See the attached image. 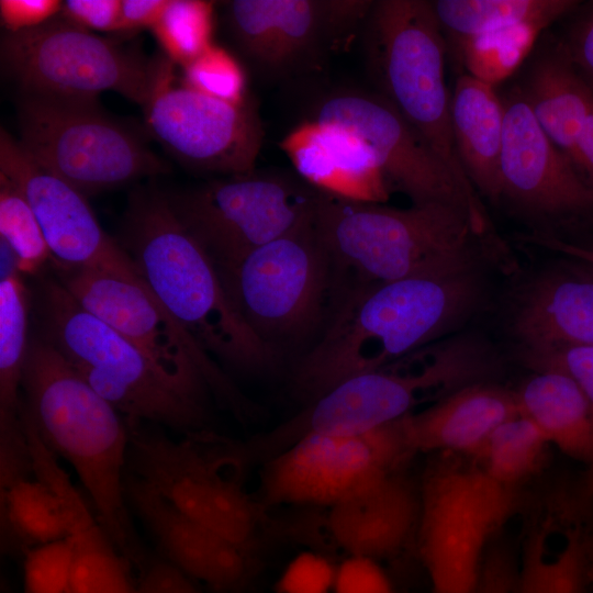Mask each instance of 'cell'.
<instances>
[{"instance_id":"7c38bea8","label":"cell","mask_w":593,"mask_h":593,"mask_svg":"<svg viewBox=\"0 0 593 593\" xmlns=\"http://www.w3.org/2000/svg\"><path fill=\"white\" fill-rule=\"evenodd\" d=\"M18 115L21 148L83 195L169 170L137 135L103 114L97 100L23 94Z\"/></svg>"},{"instance_id":"f1b7e54d","label":"cell","mask_w":593,"mask_h":593,"mask_svg":"<svg viewBox=\"0 0 593 593\" xmlns=\"http://www.w3.org/2000/svg\"><path fill=\"white\" fill-rule=\"evenodd\" d=\"M519 413L569 457L593 459V406L569 376L535 371L515 391Z\"/></svg>"},{"instance_id":"d6986e66","label":"cell","mask_w":593,"mask_h":593,"mask_svg":"<svg viewBox=\"0 0 593 593\" xmlns=\"http://www.w3.org/2000/svg\"><path fill=\"white\" fill-rule=\"evenodd\" d=\"M504 137L496 203L534 224L533 233L593 225V193L542 131L518 86L503 97Z\"/></svg>"},{"instance_id":"6da1fadb","label":"cell","mask_w":593,"mask_h":593,"mask_svg":"<svg viewBox=\"0 0 593 593\" xmlns=\"http://www.w3.org/2000/svg\"><path fill=\"white\" fill-rule=\"evenodd\" d=\"M483 269L423 275L346 291L322 339L294 367L303 406L457 328L483 296Z\"/></svg>"},{"instance_id":"f35d334b","label":"cell","mask_w":593,"mask_h":593,"mask_svg":"<svg viewBox=\"0 0 593 593\" xmlns=\"http://www.w3.org/2000/svg\"><path fill=\"white\" fill-rule=\"evenodd\" d=\"M522 357L534 371H558L569 376L593 406V346L523 348Z\"/></svg>"},{"instance_id":"4dcf8cb0","label":"cell","mask_w":593,"mask_h":593,"mask_svg":"<svg viewBox=\"0 0 593 593\" xmlns=\"http://www.w3.org/2000/svg\"><path fill=\"white\" fill-rule=\"evenodd\" d=\"M433 9L447 51L458 44L493 31L536 24L547 29L572 13L577 0H435Z\"/></svg>"},{"instance_id":"603a6c76","label":"cell","mask_w":593,"mask_h":593,"mask_svg":"<svg viewBox=\"0 0 593 593\" xmlns=\"http://www.w3.org/2000/svg\"><path fill=\"white\" fill-rule=\"evenodd\" d=\"M419 516V482L403 468L329 507L327 526L347 555L379 560L395 555L416 537Z\"/></svg>"},{"instance_id":"ac0fdd59","label":"cell","mask_w":593,"mask_h":593,"mask_svg":"<svg viewBox=\"0 0 593 593\" xmlns=\"http://www.w3.org/2000/svg\"><path fill=\"white\" fill-rule=\"evenodd\" d=\"M143 109L148 133L187 167L217 177L256 169L264 127L251 94L233 103L176 86L170 61Z\"/></svg>"},{"instance_id":"f6af8a7d","label":"cell","mask_w":593,"mask_h":593,"mask_svg":"<svg viewBox=\"0 0 593 593\" xmlns=\"http://www.w3.org/2000/svg\"><path fill=\"white\" fill-rule=\"evenodd\" d=\"M562 42L580 76L593 92V4L575 18Z\"/></svg>"},{"instance_id":"ba28073f","label":"cell","mask_w":593,"mask_h":593,"mask_svg":"<svg viewBox=\"0 0 593 593\" xmlns=\"http://www.w3.org/2000/svg\"><path fill=\"white\" fill-rule=\"evenodd\" d=\"M126 421L128 452L135 478L177 511L239 546L261 551L265 510L242 485L239 474L227 473L247 463L242 444L202 430L171 439Z\"/></svg>"},{"instance_id":"b9f144b4","label":"cell","mask_w":593,"mask_h":593,"mask_svg":"<svg viewBox=\"0 0 593 593\" xmlns=\"http://www.w3.org/2000/svg\"><path fill=\"white\" fill-rule=\"evenodd\" d=\"M547 532L533 527L525 540L517 570L516 593H551L548 581Z\"/></svg>"},{"instance_id":"816d5d0a","label":"cell","mask_w":593,"mask_h":593,"mask_svg":"<svg viewBox=\"0 0 593 593\" xmlns=\"http://www.w3.org/2000/svg\"><path fill=\"white\" fill-rule=\"evenodd\" d=\"M590 463L592 465V467H591V468H592V469H591V471H592V478H593V459H592V461H591Z\"/></svg>"},{"instance_id":"681fc988","label":"cell","mask_w":593,"mask_h":593,"mask_svg":"<svg viewBox=\"0 0 593 593\" xmlns=\"http://www.w3.org/2000/svg\"><path fill=\"white\" fill-rule=\"evenodd\" d=\"M570 160L582 181L593 193V112L581 127Z\"/></svg>"},{"instance_id":"60d3db41","label":"cell","mask_w":593,"mask_h":593,"mask_svg":"<svg viewBox=\"0 0 593 593\" xmlns=\"http://www.w3.org/2000/svg\"><path fill=\"white\" fill-rule=\"evenodd\" d=\"M333 593H396L378 560L347 556L336 568Z\"/></svg>"},{"instance_id":"f907efd6","label":"cell","mask_w":593,"mask_h":593,"mask_svg":"<svg viewBox=\"0 0 593 593\" xmlns=\"http://www.w3.org/2000/svg\"><path fill=\"white\" fill-rule=\"evenodd\" d=\"M523 239L525 242L566 254L579 260L582 265H585L589 268L593 269V246L578 245L574 243H569L561 238L537 233L526 235Z\"/></svg>"},{"instance_id":"d4e9b609","label":"cell","mask_w":593,"mask_h":593,"mask_svg":"<svg viewBox=\"0 0 593 593\" xmlns=\"http://www.w3.org/2000/svg\"><path fill=\"white\" fill-rule=\"evenodd\" d=\"M512 329L522 348L593 346V269L580 264L533 279L516 299Z\"/></svg>"},{"instance_id":"30bf717a","label":"cell","mask_w":593,"mask_h":593,"mask_svg":"<svg viewBox=\"0 0 593 593\" xmlns=\"http://www.w3.org/2000/svg\"><path fill=\"white\" fill-rule=\"evenodd\" d=\"M321 194L294 171L255 169L216 177L167 198L221 275L310 219Z\"/></svg>"},{"instance_id":"4fadbf2b","label":"cell","mask_w":593,"mask_h":593,"mask_svg":"<svg viewBox=\"0 0 593 593\" xmlns=\"http://www.w3.org/2000/svg\"><path fill=\"white\" fill-rule=\"evenodd\" d=\"M60 282L87 311L135 345L177 389L209 404L210 394L244 419L253 404L164 309L143 280L63 269Z\"/></svg>"},{"instance_id":"44dd1931","label":"cell","mask_w":593,"mask_h":593,"mask_svg":"<svg viewBox=\"0 0 593 593\" xmlns=\"http://www.w3.org/2000/svg\"><path fill=\"white\" fill-rule=\"evenodd\" d=\"M125 496L154 535L164 558L213 593H246L262 570V552L227 539L177 511L135 477Z\"/></svg>"},{"instance_id":"7dc6e473","label":"cell","mask_w":593,"mask_h":593,"mask_svg":"<svg viewBox=\"0 0 593 593\" xmlns=\"http://www.w3.org/2000/svg\"><path fill=\"white\" fill-rule=\"evenodd\" d=\"M517 571L500 549L488 551L474 593H516Z\"/></svg>"},{"instance_id":"9a60e30c","label":"cell","mask_w":593,"mask_h":593,"mask_svg":"<svg viewBox=\"0 0 593 593\" xmlns=\"http://www.w3.org/2000/svg\"><path fill=\"white\" fill-rule=\"evenodd\" d=\"M220 276L242 317L270 345L271 339L312 328L335 287L332 258L315 213Z\"/></svg>"},{"instance_id":"f546056e","label":"cell","mask_w":593,"mask_h":593,"mask_svg":"<svg viewBox=\"0 0 593 593\" xmlns=\"http://www.w3.org/2000/svg\"><path fill=\"white\" fill-rule=\"evenodd\" d=\"M74 550L70 593H135L121 553L82 495L64 503Z\"/></svg>"},{"instance_id":"836d02e7","label":"cell","mask_w":593,"mask_h":593,"mask_svg":"<svg viewBox=\"0 0 593 593\" xmlns=\"http://www.w3.org/2000/svg\"><path fill=\"white\" fill-rule=\"evenodd\" d=\"M545 30L536 24L515 25L469 38L451 49L467 74L494 86L516 71Z\"/></svg>"},{"instance_id":"e575fe53","label":"cell","mask_w":593,"mask_h":593,"mask_svg":"<svg viewBox=\"0 0 593 593\" xmlns=\"http://www.w3.org/2000/svg\"><path fill=\"white\" fill-rule=\"evenodd\" d=\"M214 2L170 0L153 32L167 57L182 68L212 45Z\"/></svg>"},{"instance_id":"3957f363","label":"cell","mask_w":593,"mask_h":593,"mask_svg":"<svg viewBox=\"0 0 593 593\" xmlns=\"http://www.w3.org/2000/svg\"><path fill=\"white\" fill-rule=\"evenodd\" d=\"M120 245L145 286L206 354L247 373L273 366V347L242 317L167 194L154 189L131 194Z\"/></svg>"},{"instance_id":"74e56055","label":"cell","mask_w":593,"mask_h":593,"mask_svg":"<svg viewBox=\"0 0 593 593\" xmlns=\"http://www.w3.org/2000/svg\"><path fill=\"white\" fill-rule=\"evenodd\" d=\"M22 557L23 593H70L74 550L69 538L34 547Z\"/></svg>"},{"instance_id":"83f0119b","label":"cell","mask_w":593,"mask_h":593,"mask_svg":"<svg viewBox=\"0 0 593 593\" xmlns=\"http://www.w3.org/2000/svg\"><path fill=\"white\" fill-rule=\"evenodd\" d=\"M518 88L542 131L571 158L581 127L593 112V92L562 40L551 38L540 47Z\"/></svg>"},{"instance_id":"52a82bcc","label":"cell","mask_w":593,"mask_h":593,"mask_svg":"<svg viewBox=\"0 0 593 593\" xmlns=\"http://www.w3.org/2000/svg\"><path fill=\"white\" fill-rule=\"evenodd\" d=\"M360 35L376 92L427 139L462 183L473 188L454 144L445 82L448 51L432 1H372Z\"/></svg>"},{"instance_id":"7bdbcfd3","label":"cell","mask_w":593,"mask_h":593,"mask_svg":"<svg viewBox=\"0 0 593 593\" xmlns=\"http://www.w3.org/2000/svg\"><path fill=\"white\" fill-rule=\"evenodd\" d=\"M60 16L87 30L119 32L121 0H67Z\"/></svg>"},{"instance_id":"e0dca14e","label":"cell","mask_w":593,"mask_h":593,"mask_svg":"<svg viewBox=\"0 0 593 593\" xmlns=\"http://www.w3.org/2000/svg\"><path fill=\"white\" fill-rule=\"evenodd\" d=\"M402 418L359 434L303 436L261 463L257 501L265 511L329 508L366 491L415 455Z\"/></svg>"},{"instance_id":"bcb514c9","label":"cell","mask_w":593,"mask_h":593,"mask_svg":"<svg viewBox=\"0 0 593 593\" xmlns=\"http://www.w3.org/2000/svg\"><path fill=\"white\" fill-rule=\"evenodd\" d=\"M60 8L56 0H1L0 16L7 32H18L47 22Z\"/></svg>"},{"instance_id":"d590c367","label":"cell","mask_w":593,"mask_h":593,"mask_svg":"<svg viewBox=\"0 0 593 593\" xmlns=\"http://www.w3.org/2000/svg\"><path fill=\"white\" fill-rule=\"evenodd\" d=\"M0 236L14 253L20 273H36L53 258L26 198L13 181L1 172Z\"/></svg>"},{"instance_id":"8d00e7d4","label":"cell","mask_w":593,"mask_h":593,"mask_svg":"<svg viewBox=\"0 0 593 593\" xmlns=\"http://www.w3.org/2000/svg\"><path fill=\"white\" fill-rule=\"evenodd\" d=\"M182 83L233 103H242L250 96L242 64L226 49L216 45H212L183 68Z\"/></svg>"},{"instance_id":"484cf974","label":"cell","mask_w":593,"mask_h":593,"mask_svg":"<svg viewBox=\"0 0 593 593\" xmlns=\"http://www.w3.org/2000/svg\"><path fill=\"white\" fill-rule=\"evenodd\" d=\"M518 414L514 391L482 381L405 415L402 422L415 454H478L499 425Z\"/></svg>"},{"instance_id":"8992f818","label":"cell","mask_w":593,"mask_h":593,"mask_svg":"<svg viewBox=\"0 0 593 593\" xmlns=\"http://www.w3.org/2000/svg\"><path fill=\"white\" fill-rule=\"evenodd\" d=\"M44 337L125 419L183 435L211 429L210 404L171 384L130 340L82 307L60 281L44 280Z\"/></svg>"},{"instance_id":"277c9868","label":"cell","mask_w":593,"mask_h":593,"mask_svg":"<svg viewBox=\"0 0 593 593\" xmlns=\"http://www.w3.org/2000/svg\"><path fill=\"white\" fill-rule=\"evenodd\" d=\"M21 388L23 406L42 440L74 468L121 553L134 557L124 491L125 418L44 336L29 345Z\"/></svg>"},{"instance_id":"7402d4cb","label":"cell","mask_w":593,"mask_h":593,"mask_svg":"<svg viewBox=\"0 0 593 593\" xmlns=\"http://www.w3.org/2000/svg\"><path fill=\"white\" fill-rule=\"evenodd\" d=\"M68 535L63 506L36 473L20 412L0 417V541L3 553L27 550Z\"/></svg>"},{"instance_id":"2e32d148","label":"cell","mask_w":593,"mask_h":593,"mask_svg":"<svg viewBox=\"0 0 593 593\" xmlns=\"http://www.w3.org/2000/svg\"><path fill=\"white\" fill-rule=\"evenodd\" d=\"M371 0H234L228 34L268 82L322 72L329 58L360 34Z\"/></svg>"},{"instance_id":"1f68e13d","label":"cell","mask_w":593,"mask_h":593,"mask_svg":"<svg viewBox=\"0 0 593 593\" xmlns=\"http://www.w3.org/2000/svg\"><path fill=\"white\" fill-rule=\"evenodd\" d=\"M29 292L16 270L0 281V416L18 415L29 350Z\"/></svg>"},{"instance_id":"8fae6325","label":"cell","mask_w":593,"mask_h":593,"mask_svg":"<svg viewBox=\"0 0 593 593\" xmlns=\"http://www.w3.org/2000/svg\"><path fill=\"white\" fill-rule=\"evenodd\" d=\"M418 552L433 593H474L491 537L515 507L514 486L439 457L419 482Z\"/></svg>"},{"instance_id":"c3c4849f","label":"cell","mask_w":593,"mask_h":593,"mask_svg":"<svg viewBox=\"0 0 593 593\" xmlns=\"http://www.w3.org/2000/svg\"><path fill=\"white\" fill-rule=\"evenodd\" d=\"M170 0H123L119 33H130L144 27L153 29Z\"/></svg>"},{"instance_id":"9c48e42d","label":"cell","mask_w":593,"mask_h":593,"mask_svg":"<svg viewBox=\"0 0 593 593\" xmlns=\"http://www.w3.org/2000/svg\"><path fill=\"white\" fill-rule=\"evenodd\" d=\"M0 57L4 72L23 94L97 100L112 90L143 108L171 61L145 59L61 16L5 32Z\"/></svg>"},{"instance_id":"ab89813d","label":"cell","mask_w":593,"mask_h":593,"mask_svg":"<svg viewBox=\"0 0 593 593\" xmlns=\"http://www.w3.org/2000/svg\"><path fill=\"white\" fill-rule=\"evenodd\" d=\"M336 568L318 552H303L287 566L275 589L277 593H333Z\"/></svg>"},{"instance_id":"5b68a950","label":"cell","mask_w":593,"mask_h":593,"mask_svg":"<svg viewBox=\"0 0 593 593\" xmlns=\"http://www.w3.org/2000/svg\"><path fill=\"white\" fill-rule=\"evenodd\" d=\"M499 358L473 334L457 335L417 348L380 368L354 376L303 406L272 430L256 436L270 458L309 434L365 433L412 413L419 403L488 381Z\"/></svg>"},{"instance_id":"ffe728a7","label":"cell","mask_w":593,"mask_h":593,"mask_svg":"<svg viewBox=\"0 0 593 593\" xmlns=\"http://www.w3.org/2000/svg\"><path fill=\"white\" fill-rule=\"evenodd\" d=\"M0 172L26 198L58 267L139 277L127 253L98 223L86 195L38 166L3 128Z\"/></svg>"},{"instance_id":"ee69618b","label":"cell","mask_w":593,"mask_h":593,"mask_svg":"<svg viewBox=\"0 0 593 593\" xmlns=\"http://www.w3.org/2000/svg\"><path fill=\"white\" fill-rule=\"evenodd\" d=\"M135 593H204L199 583L165 558L153 559L143 568Z\"/></svg>"},{"instance_id":"d6a6232c","label":"cell","mask_w":593,"mask_h":593,"mask_svg":"<svg viewBox=\"0 0 593 593\" xmlns=\"http://www.w3.org/2000/svg\"><path fill=\"white\" fill-rule=\"evenodd\" d=\"M548 445L538 426L519 413L488 437L478 452L484 462L481 468L497 482L515 486L539 467Z\"/></svg>"},{"instance_id":"7a4b0ae2","label":"cell","mask_w":593,"mask_h":593,"mask_svg":"<svg viewBox=\"0 0 593 593\" xmlns=\"http://www.w3.org/2000/svg\"><path fill=\"white\" fill-rule=\"evenodd\" d=\"M315 223L329 251L334 278L339 272L351 275L350 289L514 265L496 231L481 230L466 212L448 204L398 209L322 192Z\"/></svg>"},{"instance_id":"cb8c5ba5","label":"cell","mask_w":593,"mask_h":593,"mask_svg":"<svg viewBox=\"0 0 593 593\" xmlns=\"http://www.w3.org/2000/svg\"><path fill=\"white\" fill-rule=\"evenodd\" d=\"M280 147L294 172L324 193L382 203L391 190L366 145L336 125L304 119L284 136Z\"/></svg>"},{"instance_id":"5bb4252c","label":"cell","mask_w":593,"mask_h":593,"mask_svg":"<svg viewBox=\"0 0 593 593\" xmlns=\"http://www.w3.org/2000/svg\"><path fill=\"white\" fill-rule=\"evenodd\" d=\"M305 120L336 125L357 136L390 189L404 193L412 204L452 205L481 230L495 231L480 194L462 183L427 139L378 92L329 90L313 101Z\"/></svg>"},{"instance_id":"4316f807","label":"cell","mask_w":593,"mask_h":593,"mask_svg":"<svg viewBox=\"0 0 593 593\" xmlns=\"http://www.w3.org/2000/svg\"><path fill=\"white\" fill-rule=\"evenodd\" d=\"M450 125L461 167L480 197L497 202L505 109L494 86L463 72L450 93Z\"/></svg>"}]
</instances>
